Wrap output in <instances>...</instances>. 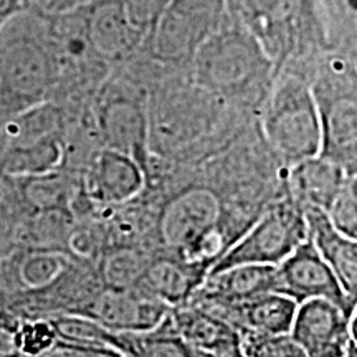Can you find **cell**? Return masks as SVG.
<instances>
[{
    "mask_svg": "<svg viewBox=\"0 0 357 357\" xmlns=\"http://www.w3.org/2000/svg\"><path fill=\"white\" fill-rule=\"evenodd\" d=\"M89 0H22L26 10H32L40 15H56L73 8L82 7Z\"/></svg>",
    "mask_w": 357,
    "mask_h": 357,
    "instance_id": "1f68e13d",
    "label": "cell"
},
{
    "mask_svg": "<svg viewBox=\"0 0 357 357\" xmlns=\"http://www.w3.org/2000/svg\"><path fill=\"white\" fill-rule=\"evenodd\" d=\"M144 185V169L113 149L96 154L86 176V195L98 204L119 205L136 197Z\"/></svg>",
    "mask_w": 357,
    "mask_h": 357,
    "instance_id": "9a60e30c",
    "label": "cell"
},
{
    "mask_svg": "<svg viewBox=\"0 0 357 357\" xmlns=\"http://www.w3.org/2000/svg\"><path fill=\"white\" fill-rule=\"evenodd\" d=\"M307 227V238L328 263L336 278L352 300L357 296V243L333 225L324 211L303 208Z\"/></svg>",
    "mask_w": 357,
    "mask_h": 357,
    "instance_id": "ac0fdd59",
    "label": "cell"
},
{
    "mask_svg": "<svg viewBox=\"0 0 357 357\" xmlns=\"http://www.w3.org/2000/svg\"><path fill=\"white\" fill-rule=\"evenodd\" d=\"M227 17L225 0H171L147 30L139 55L162 70L187 71L197 48Z\"/></svg>",
    "mask_w": 357,
    "mask_h": 357,
    "instance_id": "8992f818",
    "label": "cell"
},
{
    "mask_svg": "<svg viewBox=\"0 0 357 357\" xmlns=\"http://www.w3.org/2000/svg\"><path fill=\"white\" fill-rule=\"evenodd\" d=\"M171 306L139 287L100 289L88 303L71 314H83L114 333H142L166 319Z\"/></svg>",
    "mask_w": 357,
    "mask_h": 357,
    "instance_id": "7c38bea8",
    "label": "cell"
},
{
    "mask_svg": "<svg viewBox=\"0 0 357 357\" xmlns=\"http://www.w3.org/2000/svg\"><path fill=\"white\" fill-rule=\"evenodd\" d=\"M357 316H349L328 300H306L298 305L289 334L307 357H344L356 339Z\"/></svg>",
    "mask_w": 357,
    "mask_h": 357,
    "instance_id": "8fae6325",
    "label": "cell"
},
{
    "mask_svg": "<svg viewBox=\"0 0 357 357\" xmlns=\"http://www.w3.org/2000/svg\"><path fill=\"white\" fill-rule=\"evenodd\" d=\"M229 13L255 37L276 73L301 66L329 47L318 0H225Z\"/></svg>",
    "mask_w": 357,
    "mask_h": 357,
    "instance_id": "3957f363",
    "label": "cell"
},
{
    "mask_svg": "<svg viewBox=\"0 0 357 357\" xmlns=\"http://www.w3.org/2000/svg\"><path fill=\"white\" fill-rule=\"evenodd\" d=\"M160 234L174 255L208 268L230 247L220 229V204L207 189H190L167 204Z\"/></svg>",
    "mask_w": 357,
    "mask_h": 357,
    "instance_id": "ba28073f",
    "label": "cell"
},
{
    "mask_svg": "<svg viewBox=\"0 0 357 357\" xmlns=\"http://www.w3.org/2000/svg\"><path fill=\"white\" fill-rule=\"evenodd\" d=\"M234 109L185 78L169 79L147 93L149 151H176L211 134Z\"/></svg>",
    "mask_w": 357,
    "mask_h": 357,
    "instance_id": "5b68a950",
    "label": "cell"
},
{
    "mask_svg": "<svg viewBox=\"0 0 357 357\" xmlns=\"http://www.w3.org/2000/svg\"><path fill=\"white\" fill-rule=\"evenodd\" d=\"M71 265L73 258L60 250L30 248L2 263L0 275L7 288L25 298L53 287Z\"/></svg>",
    "mask_w": 357,
    "mask_h": 357,
    "instance_id": "e0dca14e",
    "label": "cell"
},
{
    "mask_svg": "<svg viewBox=\"0 0 357 357\" xmlns=\"http://www.w3.org/2000/svg\"><path fill=\"white\" fill-rule=\"evenodd\" d=\"M86 17L93 47L111 68L126 65L141 52L146 32L132 24L121 0H89Z\"/></svg>",
    "mask_w": 357,
    "mask_h": 357,
    "instance_id": "4fadbf2b",
    "label": "cell"
},
{
    "mask_svg": "<svg viewBox=\"0 0 357 357\" xmlns=\"http://www.w3.org/2000/svg\"><path fill=\"white\" fill-rule=\"evenodd\" d=\"M271 58L234 17H227L192 56L187 77L234 109H260L276 78Z\"/></svg>",
    "mask_w": 357,
    "mask_h": 357,
    "instance_id": "6da1fadb",
    "label": "cell"
},
{
    "mask_svg": "<svg viewBox=\"0 0 357 357\" xmlns=\"http://www.w3.org/2000/svg\"><path fill=\"white\" fill-rule=\"evenodd\" d=\"M271 291L276 293V266L247 263L208 271L190 300L231 305Z\"/></svg>",
    "mask_w": 357,
    "mask_h": 357,
    "instance_id": "2e32d148",
    "label": "cell"
},
{
    "mask_svg": "<svg viewBox=\"0 0 357 357\" xmlns=\"http://www.w3.org/2000/svg\"><path fill=\"white\" fill-rule=\"evenodd\" d=\"M128 17L137 29L147 33L155 19L162 13L171 0H121Z\"/></svg>",
    "mask_w": 357,
    "mask_h": 357,
    "instance_id": "f546056e",
    "label": "cell"
},
{
    "mask_svg": "<svg viewBox=\"0 0 357 357\" xmlns=\"http://www.w3.org/2000/svg\"><path fill=\"white\" fill-rule=\"evenodd\" d=\"M207 273V266L177 255L153 257L136 287L174 307L190 300Z\"/></svg>",
    "mask_w": 357,
    "mask_h": 357,
    "instance_id": "d6986e66",
    "label": "cell"
},
{
    "mask_svg": "<svg viewBox=\"0 0 357 357\" xmlns=\"http://www.w3.org/2000/svg\"><path fill=\"white\" fill-rule=\"evenodd\" d=\"M151 258L137 247H113L100 263V278L105 288L123 289L139 283Z\"/></svg>",
    "mask_w": 357,
    "mask_h": 357,
    "instance_id": "cb8c5ba5",
    "label": "cell"
},
{
    "mask_svg": "<svg viewBox=\"0 0 357 357\" xmlns=\"http://www.w3.org/2000/svg\"><path fill=\"white\" fill-rule=\"evenodd\" d=\"M37 357H124L114 347L83 344V342L65 341L58 337L47 351Z\"/></svg>",
    "mask_w": 357,
    "mask_h": 357,
    "instance_id": "f1b7e54d",
    "label": "cell"
},
{
    "mask_svg": "<svg viewBox=\"0 0 357 357\" xmlns=\"http://www.w3.org/2000/svg\"><path fill=\"white\" fill-rule=\"evenodd\" d=\"M17 326L19 318H15L10 311L0 314V357L20 356L17 344Z\"/></svg>",
    "mask_w": 357,
    "mask_h": 357,
    "instance_id": "4dcf8cb0",
    "label": "cell"
},
{
    "mask_svg": "<svg viewBox=\"0 0 357 357\" xmlns=\"http://www.w3.org/2000/svg\"><path fill=\"white\" fill-rule=\"evenodd\" d=\"M56 84L47 15L24 8L0 26V124L53 101Z\"/></svg>",
    "mask_w": 357,
    "mask_h": 357,
    "instance_id": "7a4b0ae2",
    "label": "cell"
},
{
    "mask_svg": "<svg viewBox=\"0 0 357 357\" xmlns=\"http://www.w3.org/2000/svg\"><path fill=\"white\" fill-rule=\"evenodd\" d=\"M245 357H307L289 333L283 334H243Z\"/></svg>",
    "mask_w": 357,
    "mask_h": 357,
    "instance_id": "484cf974",
    "label": "cell"
},
{
    "mask_svg": "<svg viewBox=\"0 0 357 357\" xmlns=\"http://www.w3.org/2000/svg\"><path fill=\"white\" fill-rule=\"evenodd\" d=\"M19 178L22 199L35 211H66L71 200L70 181L58 171L37 176L13 177Z\"/></svg>",
    "mask_w": 357,
    "mask_h": 357,
    "instance_id": "603a6c76",
    "label": "cell"
},
{
    "mask_svg": "<svg viewBox=\"0 0 357 357\" xmlns=\"http://www.w3.org/2000/svg\"><path fill=\"white\" fill-rule=\"evenodd\" d=\"M189 301L229 323L240 333V336L289 333L298 307V303L293 298L275 291L231 305Z\"/></svg>",
    "mask_w": 357,
    "mask_h": 357,
    "instance_id": "5bb4252c",
    "label": "cell"
},
{
    "mask_svg": "<svg viewBox=\"0 0 357 357\" xmlns=\"http://www.w3.org/2000/svg\"><path fill=\"white\" fill-rule=\"evenodd\" d=\"M58 339L48 318H24L17 326V344L22 357H37Z\"/></svg>",
    "mask_w": 357,
    "mask_h": 357,
    "instance_id": "83f0119b",
    "label": "cell"
},
{
    "mask_svg": "<svg viewBox=\"0 0 357 357\" xmlns=\"http://www.w3.org/2000/svg\"><path fill=\"white\" fill-rule=\"evenodd\" d=\"M48 319H50L53 328H55L56 336L60 339L83 342V344L108 346L123 352V333L111 331V329L105 328V326L93 318L65 312V314L50 316Z\"/></svg>",
    "mask_w": 357,
    "mask_h": 357,
    "instance_id": "d4e9b609",
    "label": "cell"
},
{
    "mask_svg": "<svg viewBox=\"0 0 357 357\" xmlns=\"http://www.w3.org/2000/svg\"><path fill=\"white\" fill-rule=\"evenodd\" d=\"M276 293L300 303L306 300H328L352 316L356 314V300L341 287L310 238L298 245L280 265H276Z\"/></svg>",
    "mask_w": 357,
    "mask_h": 357,
    "instance_id": "30bf717a",
    "label": "cell"
},
{
    "mask_svg": "<svg viewBox=\"0 0 357 357\" xmlns=\"http://www.w3.org/2000/svg\"><path fill=\"white\" fill-rule=\"evenodd\" d=\"M261 131L270 149L287 166L321 151V118L311 83L301 71L283 68L263 101Z\"/></svg>",
    "mask_w": 357,
    "mask_h": 357,
    "instance_id": "277c9868",
    "label": "cell"
},
{
    "mask_svg": "<svg viewBox=\"0 0 357 357\" xmlns=\"http://www.w3.org/2000/svg\"><path fill=\"white\" fill-rule=\"evenodd\" d=\"M307 238L303 208L289 197L271 204L263 215L213 263L211 271L234 265H280Z\"/></svg>",
    "mask_w": 357,
    "mask_h": 357,
    "instance_id": "9c48e42d",
    "label": "cell"
},
{
    "mask_svg": "<svg viewBox=\"0 0 357 357\" xmlns=\"http://www.w3.org/2000/svg\"><path fill=\"white\" fill-rule=\"evenodd\" d=\"M22 0H0V26H3L8 20L13 19L17 13L24 10Z\"/></svg>",
    "mask_w": 357,
    "mask_h": 357,
    "instance_id": "836d02e7",
    "label": "cell"
},
{
    "mask_svg": "<svg viewBox=\"0 0 357 357\" xmlns=\"http://www.w3.org/2000/svg\"><path fill=\"white\" fill-rule=\"evenodd\" d=\"M91 128L105 149L136 160L146 171L149 158L147 93L128 78H106L91 101Z\"/></svg>",
    "mask_w": 357,
    "mask_h": 357,
    "instance_id": "52a82bcc",
    "label": "cell"
},
{
    "mask_svg": "<svg viewBox=\"0 0 357 357\" xmlns=\"http://www.w3.org/2000/svg\"><path fill=\"white\" fill-rule=\"evenodd\" d=\"M288 169L289 197L301 208L314 207L324 212L349 176L344 169L319 154L300 160Z\"/></svg>",
    "mask_w": 357,
    "mask_h": 357,
    "instance_id": "ffe728a7",
    "label": "cell"
},
{
    "mask_svg": "<svg viewBox=\"0 0 357 357\" xmlns=\"http://www.w3.org/2000/svg\"><path fill=\"white\" fill-rule=\"evenodd\" d=\"M344 357H357V346H356V339H352L349 342V346H347L346 349V354Z\"/></svg>",
    "mask_w": 357,
    "mask_h": 357,
    "instance_id": "e575fe53",
    "label": "cell"
},
{
    "mask_svg": "<svg viewBox=\"0 0 357 357\" xmlns=\"http://www.w3.org/2000/svg\"><path fill=\"white\" fill-rule=\"evenodd\" d=\"M123 354L124 357H197V352L174 329L169 314L149 331L123 333Z\"/></svg>",
    "mask_w": 357,
    "mask_h": 357,
    "instance_id": "7402d4cb",
    "label": "cell"
},
{
    "mask_svg": "<svg viewBox=\"0 0 357 357\" xmlns=\"http://www.w3.org/2000/svg\"><path fill=\"white\" fill-rule=\"evenodd\" d=\"M329 220L336 229L351 238L357 236V178L347 176L344 184L329 204L326 211Z\"/></svg>",
    "mask_w": 357,
    "mask_h": 357,
    "instance_id": "4316f807",
    "label": "cell"
},
{
    "mask_svg": "<svg viewBox=\"0 0 357 357\" xmlns=\"http://www.w3.org/2000/svg\"><path fill=\"white\" fill-rule=\"evenodd\" d=\"M197 357H245L242 347V336L229 339V341L222 342L212 349L199 351Z\"/></svg>",
    "mask_w": 357,
    "mask_h": 357,
    "instance_id": "d6a6232c",
    "label": "cell"
},
{
    "mask_svg": "<svg viewBox=\"0 0 357 357\" xmlns=\"http://www.w3.org/2000/svg\"><path fill=\"white\" fill-rule=\"evenodd\" d=\"M169 318L178 336L195 352L212 349L229 339L240 336L229 323L190 301L171 307Z\"/></svg>",
    "mask_w": 357,
    "mask_h": 357,
    "instance_id": "44dd1931",
    "label": "cell"
}]
</instances>
